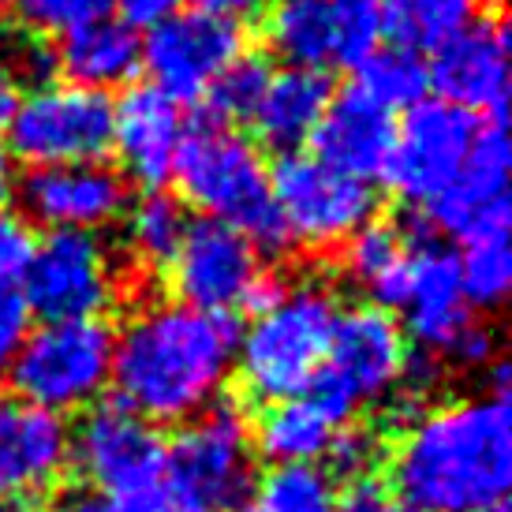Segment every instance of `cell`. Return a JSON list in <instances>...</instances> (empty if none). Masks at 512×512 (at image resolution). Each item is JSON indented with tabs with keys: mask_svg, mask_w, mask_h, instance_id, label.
Returning a JSON list of instances; mask_svg holds the SVG:
<instances>
[{
	"mask_svg": "<svg viewBox=\"0 0 512 512\" xmlns=\"http://www.w3.org/2000/svg\"><path fill=\"white\" fill-rule=\"evenodd\" d=\"M240 329L228 314L184 303H146L116 333L113 385L146 423H187L221 400L236 370Z\"/></svg>",
	"mask_w": 512,
	"mask_h": 512,
	"instance_id": "cell-1",
	"label": "cell"
},
{
	"mask_svg": "<svg viewBox=\"0 0 512 512\" xmlns=\"http://www.w3.org/2000/svg\"><path fill=\"white\" fill-rule=\"evenodd\" d=\"M393 494L415 512H483L512 483V412L505 397L423 408L389 456Z\"/></svg>",
	"mask_w": 512,
	"mask_h": 512,
	"instance_id": "cell-2",
	"label": "cell"
},
{
	"mask_svg": "<svg viewBox=\"0 0 512 512\" xmlns=\"http://www.w3.org/2000/svg\"><path fill=\"white\" fill-rule=\"evenodd\" d=\"M172 180L180 184V202L199 206L210 221L243 232L255 251L281 255L292 247L273 202L270 165L243 131L210 116L187 128Z\"/></svg>",
	"mask_w": 512,
	"mask_h": 512,
	"instance_id": "cell-3",
	"label": "cell"
},
{
	"mask_svg": "<svg viewBox=\"0 0 512 512\" xmlns=\"http://www.w3.org/2000/svg\"><path fill=\"white\" fill-rule=\"evenodd\" d=\"M341 307L322 281H296L266 311L251 314V326L236 341L240 385L255 400L277 404L303 397L326 363Z\"/></svg>",
	"mask_w": 512,
	"mask_h": 512,
	"instance_id": "cell-4",
	"label": "cell"
},
{
	"mask_svg": "<svg viewBox=\"0 0 512 512\" xmlns=\"http://www.w3.org/2000/svg\"><path fill=\"white\" fill-rule=\"evenodd\" d=\"M113 348L116 333L105 318L42 322L30 329L8 382L15 397L34 408L53 415L86 412L113 382Z\"/></svg>",
	"mask_w": 512,
	"mask_h": 512,
	"instance_id": "cell-5",
	"label": "cell"
},
{
	"mask_svg": "<svg viewBox=\"0 0 512 512\" xmlns=\"http://www.w3.org/2000/svg\"><path fill=\"white\" fill-rule=\"evenodd\" d=\"M408 363L404 329L382 307L341 311L326 363L318 370L307 397L341 427L367 404H389Z\"/></svg>",
	"mask_w": 512,
	"mask_h": 512,
	"instance_id": "cell-6",
	"label": "cell"
},
{
	"mask_svg": "<svg viewBox=\"0 0 512 512\" xmlns=\"http://www.w3.org/2000/svg\"><path fill=\"white\" fill-rule=\"evenodd\" d=\"M72 464L98 490V498L124 512H139L165 490L169 441L120 400L94 404L72 430Z\"/></svg>",
	"mask_w": 512,
	"mask_h": 512,
	"instance_id": "cell-7",
	"label": "cell"
},
{
	"mask_svg": "<svg viewBox=\"0 0 512 512\" xmlns=\"http://www.w3.org/2000/svg\"><path fill=\"white\" fill-rule=\"evenodd\" d=\"M4 135L8 154L30 169L98 165L113 150V101L75 83H42L19 98Z\"/></svg>",
	"mask_w": 512,
	"mask_h": 512,
	"instance_id": "cell-8",
	"label": "cell"
},
{
	"mask_svg": "<svg viewBox=\"0 0 512 512\" xmlns=\"http://www.w3.org/2000/svg\"><path fill=\"white\" fill-rule=\"evenodd\" d=\"M165 479H172V494L210 512L243 505L255 486V441L240 404L217 400L191 415L169 441Z\"/></svg>",
	"mask_w": 512,
	"mask_h": 512,
	"instance_id": "cell-9",
	"label": "cell"
},
{
	"mask_svg": "<svg viewBox=\"0 0 512 512\" xmlns=\"http://www.w3.org/2000/svg\"><path fill=\"white\" fill-rule=\"evenodd\" d=\"M277 214L285 221L288 243L307 251H333L356 236L374 217V191L344 172L329 169L314 154H281L270 169Z\"/></svg>",
	"mask_w": 512,
	"mask_h": 512,
	"instance_id": "cell-10",
	"label": "cell"
},
{
	"mask_svg": "<svg viewBox=\"0 0 512 512\" xmlns=\"http://www.w3.org/2000/svg\"><path fill=\"white\" fill-rule=\"evenodd\" d=\"M120 296V266L98 232H49L23 273V299L42 322L101 318Z\"/></svg>",
	"mask_w": 512,
	"mask_h": 512,
	"instance_id": "cell-11",
	"label": "cell"
},
{
	"mask_svg": "<svg viewBox=\"0 0 512 512\" xmlns=\"http://www.w3.org/2000/svg\"><path fill=\"white\" fill-rule=\"evenodd\" d=\"M479 131V116L464 113L449 101H419L408 109L404 124H397V146L385 180L397 187L404 202L430 206L464 172Z\"/></svg>",
	"mask_w": 512,
	"mask_h": 512,
	"instance_id": "cell-12",
	"label": "cell"
},
{
	"mask_svg": "<svg viewBox=\"0 0 512 512\" xmlns=\"http://www.w3.org/2000/svg\"><path fill=\"white\" fill-rule=\"evenodd\" d=\"M243 53V23L202 8H180L150 30L143 68L150 72V86L180 105L206 98L217 75Z\"/></svg>",
	"mask_w": 512,
	"mask_h": 512,
	"instance_id": "cell-13",
	"label": "cell"
},
{
	"mask_svg": "<svg viewBox=\"0 0 512 512\" xmlns=\"http://www.w3.org/2000/svg\"><path fill=\"white\" fill-rule=\"evenodd\" d=\"M169 270L172 303L206 314H228L247 307L262 277V262L251 240L221 221H191L176 247Z\"/></svg>",
	"mask_w": 512,
	"mask_h": 512,
	"instance_id": "cell-14",
	"label": "cell"
},
{
	"mask_svg": "<svg viewBox=\"0 0 512 512\" xmlns=\"http://www.w3.org/2000/svg\"><path fill=\"white\" fill-rule=\"evenodd\" d=\"M430 225L460 240H498L509 232V139L501 120H483L456 184L427 206Z\"/></svg>",
	"mask_w": 512,
	"mask_h": 512,
	"instance_id": "cell-15",
	"label": "cell"
},
{
	"mask_svg": "<svg viewBox=\"0 0 512 512\" xmlns=\"http://www.w3.org/2000/svg\"><path fill=\"white\" fill-rule=\"evenodd\" d=\"M15 191L30 221L49 232H101L128 210V180L105 161L30 169Z\"/></svg>",
	"mask_w": 512,
	"mask_h": 512,
	"instance_id": "cell-16",
	"label": "cell"
},
{
	"mask_svg": "<svg viewBox=\"0 0 512 512\" xmlns=\"http://www.w3.org/2000/svg\"><path fill=\"white\" fill-rule=\"evenodd\" d=\"M430 90L479 120H501L509 98V30L501 19H475L427 64Z\"/></svg>",
	"mask_w": 512,
	"mask_h": 512,
	"instance_id": "cell-17",
	"label": "cell"
},
{
	"mask_svg": "<svg viewBox=\"0 0 512 512\" xmlns=\"http://www.w3.org/2000/svg\"><path fill=\"white\" fill-rule=\"evenodd\" d=\"M72 464V427L64 415L0 393V501L38 498Z\"/></svg>",
	"mask_w": 512,
	"mask_h": 512,
	"instance_id": "cell-18",
	"label": "cell"
},
{
	"mask_svg": "<svg viewBox=\"0 0 512 512\" xmlns=\"http://www.w3.org/2000/svg\"><path fill=\"white\" fill-rule=\"evenodd\" d=\"M397 307L404 311L408 333L430 356H449V348L471 326V307L460 285V262L449 247L423 240L415 251H408V273Z\"/></svg>",
	"mask_w": 512,
	"mask_h": 512,
	"instance_id": "cell-19",
	"label": "cell"
},
{
	"mask_svg": "<svg viewBox=\"0 0 512 512\" xmlns=\"http://www.w3.org/2000/svg\"><path fill=\"white\" fill-rule=\"evenodd\" d=\"M314 157L329 169L352 176L359 184L382 180L397 146V116L370 101L359 86L341 90L329 101L322 124L314 131Z\"/></svg>",
	"mask_w": 512,
	"mask_h": 512,
	"instance_id": "cell-20",
	"label": "cell"
},
{
	"mask_svg": "<svg viewBox=\"0 0 512 512\" xmlns=\"http://www.w3.org/2000/svg\"><path fill=\"white\" fill-rule=\"evenodd\" d=\"M184 135L187 120L180 105L154 86H131L113 105V150L120 157V169L150 191L172 180Z\"/></svg>",
	"mask_w": 512,
	"mask_h": 512,
	"instance_id": "cell-21",
	"label": "cell"
},
{
	"mask_svg": "<svg viewBox=\"0 0 512 512\" xmlns=\"http://www.w3.org/2000/svg\"><path fill=\"white\" fill-rule=\"evenodd\" d=\"M53 53H57V68L68 75L64 83L86 86L98 94H109L113 86H128L135 72L143 68L139 34L109 12L68 30L60 38V49H53Z\"/></svg>",
	"mask_w": 512,
	"mask_h": 512,
	"instance_id": "cell-22",
	"label": "cell"
},
{
	"mask_svg": "<svg viewBox=\"0 0 512 512\" xmlns=\"http://www.w3.org/2000/svg\"><path fill=\"white\" fill-rule=\"evenodd\" d=\"M329 101H333V83L326 79V72L281 68L270 75L266 98L251 124H258V135L266 146L281 150V154H296L299 146L314 139Z\"/></svg>",
	"mask_w": 512,
	"mask_h": 512,
	"instance_id": "cell-23",
	"label": "cell"
},
{
	"mask_svg": "<svg viewBox=\"0 0 512 512\" xmlns=\"http://www.w3.org/2000/svg\"><path fill=\"white\" fill-rule=\"evenodd\" d=\"M337 430L341 427L303 393V397L266 404V412L258 415V423L251 427V441H255V453L266 456L273 468L318 464Z\"/></svg>",
	"mask_w": 512,
	"mask_h": 512,
	"instance_id": "cell-24",
	"label": "cell"
},
{
	"mask_svg": "<svg viewBox=\"0 0 512 512\" xmlns=\"http://www.w3.org/2000/svg\"><path fill=\"white\" fill-rule=\"evenodd\" d=\"M266 38H270L273 53L288 60V68L322 72L326 64H337L329 0H270L266 4Z\"/></svg>",
	"mask_w": 512,
	"mask_h": 512,
	"instance_id": "cell-25",
	"label": "cell"
},
{
	"mask_svg": "<svg viewBox=\"0 0 512 512\" xmlns=\"http://www.w3.org/2000/svg\"><path fill=\"white\" fill-rule=\"evenodd\" d=\"M344 273L374 299V307H397L408 273V243L393 225L370 221L344 243Z\"/></svg>",
	"mask_w": 512,
	"mask_h": 512,
	"instance_id": "cell-26",
	"label": "cell"
},
{
	"mask_svg": "<svg viewBox=\"0 0 512 512\" xmlns=\"http://www.w3.org/2000/svg\"><path fill=\"white\" fill-rule=\"evenodd\" d=\"M483 19V0H389L385 34L412 53H438L456 34Z\"/></svg>",
	"mask_w": 512,
	"mask_h": 512,
	"instance_id": "cell-27",
	"label": "cell"
},
{
	"mask_svg": "<svg viewBox=\"0 0 512 512\" xmlns=\"http://www.w3.org/2000/svg\"><path fill=\"white\" fill-rule=\"evenodd\" d=\"M187 206L180 199H172L165 191H146L143 199L128 206L124 217V240L128 251L135 255L139 266L146 270H161L169 266L176 247L187 232Z\"/></svg>",
	"mask_w": 512,
	"mask_h": 512,
	"instance_id": "cell-28",
	"label": "cell"
},
{
	"mask_svg": "<svg viewBox=\"0 0 512 512\" xmlns=\"http://www.w3.org/2000/svg\"><path fill=\"white\" fill-rule=\"evenodd\" d=\"M356 86L370 101H378L382 109H389V113L412 109L419 101H427V90H430L427 60L419 57V53H412V49H400V45L374 49L359 64Z\"/></svg>",
	"mask_w": 512,
	"mask_h": 512,
	"instance_id": "cell-29",
	"label": "cell"
},
{
	"mask_svg": "<svg viewBox=\"0 0 512 512\" xmlns=\"http://www.w3.org/2000/svg\"><path fill=\"white\" fill-rule=\"evenodd\" d=\"M262 512H337V483L318 464H281L258 486Z\"/></svg>",
	"mask_w": 512,
	"mask_h": 512,
	"instance_id": "cell-30",
	"label": "cell"
},
{
	"mask_svg": "<svg viewBox=\"0 0 512 512\" xmlns=\"http://www.w3.org/2000/svg\"><path fill=\"white\" fill-rule=\"evenodd\" d=\"M270 75H273V68L262 57H251V53L236 57L225 72L217 75L214 86L206 90V109H210V120L228 124V128L255 120L258 105H262V98H266Z\"/></svg>",
	"mask_w": 512,
	"mask_h": 512,
	"instance_id": "cell-31",
	"label": "cell"
},
{
	"mask_svg": "<svg viewBox=\"0 0 512 512\" xmlns=\"http://www.w3.org/2000/svg\"><path fill=\"white\" fill-rule=\"evenodd\" d=\"M460 262V285H464V296H468V307H501L505 296H509L512 285V255H509V240L498 236V240H479L468 243L464 255L456 258Z\"/></svg>",
	"mask_w": 512,
	"mask_h": 512,
	"instance_id": "cell-32",
	"label": "cell"
},
{
	"mask_svg": "<svg viewBox=\"0 0 512 512\" xmlns=\"http://www.w3.org/2000/svg\"><path fill=\"white\" fill-rule=\"evenodd\" d=\"M385 8H389V0H329L337 64L359 68L374 49H382Z\"/></svg>",
	"mask_w": 512,
	"mask_h": 512,
	"instance_id": "cell-33",
	"label": "cell"
},
{
	"mask_svg": "<svg viewBox=\"0 0 512 512\" xmlns=\"http://www.w3.org/2000/svg\"><path fill=\"white\" fill-rule=\"evenodd\" d=\"M322 460H329V468L337 471V475H344V479L363 483L385 460V441L378 430L370 427H344L333 434Z\"/></svg>",
	"mask_w": 512,
	"mask_h": 512,
	"instance_id": "cell-34",
	"label": "cell"
},
{
	"mask_svg": "<svg viewBox=\"0 0 512 512\" xmlns=\"http://www.w3.org/2000/svg\"><path fill=\"white\" fill-rule=\"evenodd\" d=\"M27 34H68L105 12V0H12Z\"/></svg>",
	"mask_w": 512,
	"mask_h": 512,
	"instance_id": "cell-35",
	"label": "cell"
},
{
	"mask_svg": "<svg viewBox=\"0 0 512 512\" xmlns=\"http://www.w3.org/2000/svg\"><path fill=\"white\" fill-rule=\"evenodd\" d=\"M57 68V53L38 38V34H4L0 38V72H8L15 83H49Z\"/></svg>",
	"mask_w": 512,
	"mask_h": 512,
	"instance_id": "cell-36",
	"label": "cell"
},
{
	"mask_svg": "<svg viewBox=\"0 0 512 512\" xmlns=\"http://www.w3.org/2000/svg\"><path fill=\"white\" fill-rule=\"evenodd\" d=\"M30 329H34V314H30L23 292L15 285H4L0 288V385L8 382Z\"/></svg>",
	"mask_w": 512,
	"mask_h": 512,
	"instance_id": "cell-37",
	"label": "cell"
},
{
	"mask_svg": "<svg viewBox=\"0 0 512 512\" xmlns=\"http://www.w3.org/2000/svg\"><path fill=\"white\" fill-rule=\"evenodd\" d=\"M34 247H38L34 225L27 217L4 210L0 214V288L23 281L30 258H34Z\"/></svg>",
	"mask_w": 512,
	"mask_h": 512,
	"instance_id": "cell-38",
	"label": "cell"
},
{
	"mask_svg": "<svg viewBox=\"0 0 512 512\" xmlns=\"http://www.w3.org/2000/svg\"><path fill=\"white\" fill-rule=\"evenodd\" d=\"M453 359V367L460 370H486L498 363V341H494V333L479 322H471L464 333H460V341L449 348V356Z\"/></svg>",
	"mask_w": 512,
	"mask_h": 512,
	"instance_id": "cell-39",
	"label": "cell"
},
{
	"mask_svg": "<svg viewBox=\"0 0 512 512\" xmlns=\"http://www.w3.org/2000/svg\"><path fill=\"white\" fill-rule=\"evenodd\" d=\"M105 4H109L116 19H120L124 27L135 30V34H139V30H154L157 23H165L169 15H176L184 8V0H105Z\"/></svg>",
	"mask_w": 512,
	"mask_h": 512,
	"instance_id": "cell-40",
	"label": "cell"
},
{
	"mask_svg": "<svg viewBox=\"0 0 512 512\" xmlns=\"http://www.w3.org/2000/svg\"><path fill=\"white\" fill-rule=\"evenodd\" d=\"M337 512H415V509L408 501H400L389 486L363 479V483H352V490L344 498H337Z\"/></svg>",
	"mask_w": 512,
	"mask_h": 512,
	"instance_id": "cell-41",
	"label": "cell"
},
{
	"mask_svg": "<svg viewBox=\"0 0 512 512\" xmlns=\"http://www.w3.org/2000/svg\"><path fill=\"white\" fill-rule=\"evenodd\" d=\"M266 4L270 0H195V8H202V12L225 15V19H236V23H243L247 15L266 12Z\"/></svg>",
	"mask_w": 512,
	"mask_h": 512,
	"instance_id": "cell-42",
	"label": "cell"
},
{
	"mask_svg": "<svg viewBox=\"0 0 512 512\" xmlns=\"http://www.w3.org/2000/svg\"><path fill=\"white\" fill-rule=\"evenodd\" d=\"M49 512H124V509H116L113 501L98 498V494H68V498H60Z\"/></svg>",
	"mask_w": 512,
	"mask_h": 512,
	"instance_id": "cell-43",
	"label": "cell"
},
{
	"mask_svg": "<svg viewBox=\"0 0 512 512\" xmlns=\"http://www.w3.org/2000/svg\"><path fill=\"white\" fill-rule=\"evenodd\" d=\"M19 83H15L8 72H0V135L8 131V124H12L15 109H19Z\"/></svg>",
	"mask_w": 512,
	"mask_h": 512,
	"instance_id": "cell-44",
	"label": "cell"
},
{
	"mask_svg": "<svg viewBox=\"0 0 512 512\" xmlns=\"http://www.w3.org/2000/svg\"><path fill=\"white\" fill-rule=\"evenodd\" d=\"M139 512H210V509H202V505L180 498V494H169V490H161V494H157L150 505H143Z\"/></svg>",
	"mask_w": 512,
	"mask_h": 512,
	"instance_id": "cell-45",
	"label": "cell"
},
{
	"mask_svg": "<svg viewBox=\"0 0 512 512\" xmlns=\"http://www.w3.org/2000/svg\"><path fill=\"white\" fill-rule=\"evenodd\" d=\"M12 195H15V165H12V154L0 146V214L12 206Z\"/></svg>",
	"mask_w": 512,
	"mask_h": 512,
	"instance_id": "cell-46",
	"label": "cell"
},
{
	"mask_svg": "<svg viewBox=\"0 0 512 512\" xmlns=\"http://www.w3.org/2000/svg\"><path fill=\"white\" fill-rule=\"evenodd\" d=\"M0 512H38V509H34L30 498H8V501H0Z\"/></svg>",
	"mask_w": 512,
	"mask_h": 512,
	"instance_id": "cell-47",
	"label": "cell"
},
{
	"mask_svg": "<svg viewBox=\"0 0 512 512\" xmlns=\"http://www.w3.org/2000/svg\"><path fill=\"white\" fill-rule=\"evenodd\" d=\"M228 512H262V509H258V505H247V501H243V505H232Z\"/></svg>",
	"mask_w": 512,
	"mask_h": 512,
	"instance_id": "cell-48",
	"label": "cell"
},
{
	"mask_svg": "<svg viewBox=\"0 0 512 512\" xmlns=\"http://www.w3.org/2000/svg\"><path fill=\"white\" fill-rule=\"evenodd\" d=\"M8 8H12V0H0V23H4V15H8Z\"/></svg>",
	"mask_w": 512,
	"mask_h": 512,
	"instance_id": "cell-49",
	"label": "cell"
},
{
	"mask_svg": "<svg viewBox=\"0 0 512 512\" xmlns=\"http://www.w3.org/2000/svg\"><path fill=\"white\" fill-rule=\"evenodd\" d=\"M483 512H505V505H494V509H483Z\"/></svg>",
	"mask_w": 512,
	"mask_h": 512,
	"instance_id": "cell-50",
	"label": "cell"
}]
</instances>
